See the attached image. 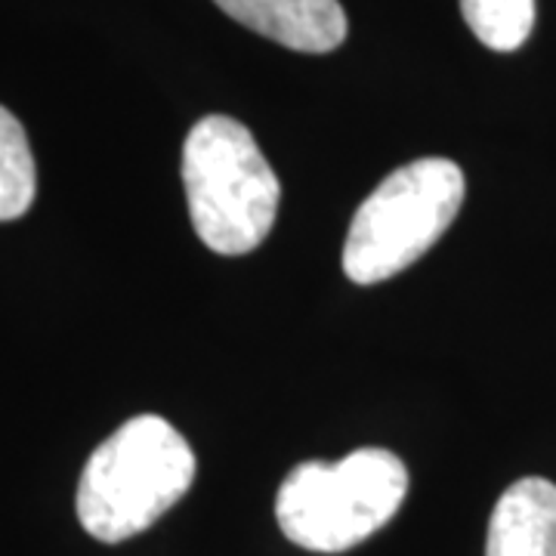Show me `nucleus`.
I'll list each match as a JSON object with an SVG mask.
<instances>
[{
	"mask_svg": "<svg viewBox=\"0 0 556 556\" xmlns=\"http://www.w3.org/2000/svg\"><path fill=\"white\" fill-rule=\"evenodd\" d=\"M467 28L489 50L514 53L535 28V0H460Z\"/></svg>",
	"mask_w": 556,
	"mask_h": 556,
	"instance_id": "obj_8",
	"label": "nucleus"
},
{
	"mask_svg": "<svg viewBox=\"0 0 556 556\" xmlns=\"http://www.w3.org/2000/svg\"><path fill=\"white\" fill-rule=\"evenodd\" d=\"M182 186L195 236L214 254H251L276 226V170L251 130L229 115H207L189 130Z\"/></svg>",
	"mask_w": 556,
	"mask_h": 556,
	"instance_id": "obj_2",
	"label": "nucleus"
},
{
	"mask_svg": "<svg viewBox=\"0 0 556 556\" xmlns=\"http://www.w3.org/2000/svg\"><path fill=\"white\" fill-rule=\"evenodd\" d=\"M408 470L387 448H358L338 464H298L278 489L276 517L288 541L343 554L380 532L405 501Z\"/></svg>",
	"mask_w": 556,
	"mask_h": 556,
	"instance_id": "obj_3",
	"label": "nucleus"
},
{
	"mask_svg": "<svg viewBox=\"0 0 556 556\" xmlns=\"http://www.w3.org/2000/svg\"><path fill=\"white\" fill-rule=\"evenodd\" d=\"M226 16L298 53H331L346 38L338 0H214Z\"/></svg>",
	"mask_w": 556,
	"mask_h": 556,
	"instance_id": "obj_5",
	"label": "nucleus"
},
{
	"mask_svg": "<svg viewBox=\"0 0 556 556\" xmlns=\"http://www.w3.org/2000/svg\"><path fill=\"white\" fill-rule=\"evenodd\" d=\"M38 192L31 146L20 118L0 105V223L20 219Z\"/></svg>",
	"mask_w": 556,
	"mask_h": 556,
	"instance_id": "obj_7",
	"label": "nucleus"
},
{
	"mask_svg": "<svg viewBox=\"0 0 556 556\" xmlns=\"http://www.w3.org/2000/svg\"><path fill=\"white\" fill-rule=\"evenodd\" d=\"M485 556H556L554 482L526 477L497 497Z\"/></svg>",
	"mask_w": 556,
	"mask_h": 556,
	"instance_id": "obj_6",
	"label": "nucleus"
},
{
	"mask_svg": "<svg viewBox=\"0 0 556 556\" xmlns=\"http://www.w3.org/2000/svg\"><path fill=\"white\" fill-rule=\"evenodd\" d=\"M195 479V452L159 415L130 417L90 455L78 482L87 535L118 544L155 526Z\"/></svg>",
	"mask_w": 556,
	"mask_h": 556,
	"instance_id": "obj_1",
	"label": "nucleus"
},
{
	"mask_svg": "<svg viewBox=\"0 0 556 556\" xmlns=\"http://www.w3.org/2000/svg\"><path fill=\"white\" fill-rule=\"evenodd\" d=\"M464 174L455 161L420 159L393 170L362 201L343 244V273L378 285L420 260L455 223Z\"/></svg>",
	"mask_w": 556,
	"mask_h": 556,
	"instance_id": "obj_4",
	"label": "nucleus"
}]
</instances>
